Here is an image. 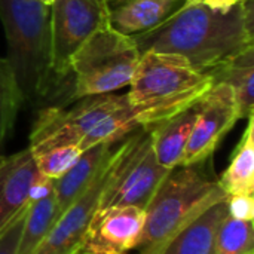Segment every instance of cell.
Instances as JSON below:
<instances>
[{"label":"cell","mask_w":254,"mask_h":254,"mask_svg":"<svg viewBox=\"0 0 254 254\" xmlns=\"http://www.w3.org/2000/svg\"><path fill=\"white\" fill-rule=\"evenodd\" d=\"M131 37L140 54H177L196 70L210 74L254 48V0L229 9H213L201 0H188L161 25Z\"/></svg>","instance_id":"6da1fadb"},{"label":"cell","mask_w":254,"mask_h":254,"mask_svg":"<svg viewBox=\"0 0 254 254\" xmlns=\"http://www.w3.org/2000/svg\"><path fill=\"white\" fill-rule=\"evenodd\" d=\"M226 199L213 168V156L174 167L144 208L137 254H159L167 243L211 205Z\"/></svg>","instance_id":"7a4b0ae2"},{"label":"cell","mask_w":254,"mask_h":254,"mask_svg":"<svg viewBox=\"0 0 254 254\" xmlns=\"http://www.w3.org/2000/svg\"><path fill=\"white\" fill-rule=\"evenodd\" d=\"M213 85L210 74L182 55L146 51L128 85V115L137 128L158 124L196 103Z\"/></svg>","instance_id":"3957f363"},{"label":"cell","mask_w":254,"mask_h":254,"mask_svg":"<svg viewBox=\"0 0 254 254\" xmlns=\"http://www.w3.org/2000/svg\"><path fill=\"white\" fill-rule=\"evenodd\" d=\"M7 63L22 100L40 104L60 86L51 68V10L40 0H0Z\"/></svg>","instance_id":"277c9868"},{"label":"cell","mask_w":254,"mask_h":254,"mask_svg":"<svg viewBox=\"0 0 254 254\" xmlns=\"http://www.w3.org/2000/svg\"><path fill=\"white\" fill-rule=\"evenodd\" d=\"M140 55L131 36H125L110 25L97 30L71 58V97L112 94L128 86Z\"/></svg>","instance_id":"5b68a950"},{"label":"cell","mask_w":254,"mask_h":254,"mask_svg":"<svg viewBox=\"0 0 254 254\" xmlns=\"http://www.w3.org/2000/svg\"><path fill=\"white\" fill-rule=\"evenodd\" d=\"M171 170L155 158L150 125L138 127L115 146L98 208L129 205L144 210Z\"/></svg>","instance_id":"8992f818"},{"label":"cell","mask_w":254,"mask_h":254,"mask_svg":"<svg viewBox=\"0 0 254 254\" xmlns=\"http://www.w3.org/2000/svg\"><path fill=\"white\" fill-rule=\"evenodd\" d=\"M127 95L103 94L83 97L71 109L58 106L39 112L30 134L33 155L65 144H80L82 140L112 112L127 103Z\"/></svg>","instance_id":"52a82bcc"},{"label":"cell","mask_w":254,"mask_h":254,"mask_svg":"<svg viewBox=\"0 0 254 254\" xmlns=\"http://www.w3.org/2000/svg\"><path fill=\"white\" fill-rule=\"evenodd\" d=\"M51 10V68L57 82L71 76L70 63L82 45L110 25L107 0H54Z\"/></svg>","instance_id":"ba28073f"},{"label":"cell","mask_w":254,"mask_h":254,"mask_svg":"<svg viewBox=\"0 0 254 254\" xmlns=\"http://www.w3.org/2000/svg\"><path fill=\"white\" fill-rule=\"evenodd\" d=\"M198 116L192 128L182 165H190L211 158L223 137L241 119L232 88L214 83L198 101Z\"/></svg>","instance_id":"9c48e42d"},{"label":"cell","mask_w":254,"mask_h":254,"mask_svg":"<svg viewBox=\"0 0 254 254\" xmlns=\"http://www.w3.org/2000/svg\"><path fill=\"white\" fill-rule=\"evenodd\" d=\"M144 210L129 205L98 208L79 246L77 254H129L141 240Z\"/></svg>","instance_id":"30bf717a"},{"label":"cell","mask_w":254,"mask_h":254,"mask_svg":"<svg viewBox=\"0 0 254 254\" xmlns=\"http://www.w3.org/2000/svg\"><path fill=\"white\" fill-rule=\"evenodd\" d=\"M113 150L91 185L61 213L48 237L33 254H77L82 237L94 213L98 210L100 198L109 177Z\"/></svg>","instance_id":"8fae6325"},{"label":"cell","mask_w":254,"mask_h":254,"mask_svg":"<svg viewBox=\"0 0 254 254\" xmlns=\"http://www.w3.org/2000/svg\"><path fill=\"white\" fill-rule=\"evenodd\" d=\"M42 177L30 147L0 153V234L30 205V193Z\"/></svg>","instance_id":"7c38bea8"},{"label":"cell","mask_w":254,"mask_h":254,"mask_svg":"<svg viewBox=\"0 0 254 254\" xmlns=\"http://www.w3.org/2000/svg\"><path fill=\"white\" fill-rule=\"evenodd\" d=\"M188 0H109L110 27L125 36L149 31L173 16Z\"/></svg>","instance_id":"4fadbf2b"},{"label":"cell","mask_w":254,"mask_h":254,"mask_svg":"<svg viewBox=\"0 0 254 254\" xmlns=\"http://www.w3.org/2000/svg\"><path fill=\"white\" fill-rule=\"evenodd\" d=\"M198 101L177 115L150 125L152 149L161 167L171 170L182 165L183 155L198 116Z\"/></svg>","instance_id":"5bb4252c"},{"label":"cell","mask_w":254,"mask_h":254,"mask_svg":"<svg viewBox=\"0 0 254 254\" xmlns=\"http://www.w3.org/2000/svg\"><path fill=\"white\" fill-rule=\"evenodd\" d=\"M226 216V199H223L174 235L159 254H214L216 234Z\"/></svg>","instance_id":"9a60e30c"},{"label":"cell","mask_w":254,"mask_h":254,"mask_svg":"<svg viewBox=\"0 0 254 254\" xmlns=\"http://www.w3.org/2000/svg\"><path fill=\"white\" fill-rule=\"evenodd\" d=\"M116 143H100L83 150L76 164L55 180V199L60 216L91 185Z\"/></svg>","instance_id":"2e32d148"},{"label":"cell","mask_w":254,"mask_h":254,"mask_svg":"<svg viewBox=\"0 0 254 254\" xmlns=\"http://www.w3.org/2000/svg\"><path fill=\"white\" fill-rule=\"evenodd\" d=\"M219 185L231 195H254V115L247 116V127L237 144Z\"/></svg>","instance_id":"e0dca14e"},{"label":"cell","mask_w":254,"mask_h":254,"mask_svg":"<svg viewBox=\"0 0 254 254\" xmlns=\"http://www.w3.org/2000/svg\"><path fill=\"white\" fill-rule=\"evenodd\" d=\"M210 76L213 79V83H226L232 88L241 119L253 113L254 48L214 68Z\"/></svg>","instance_id":"ac0fdd59"},{"label":"cell","mask_w":254,"mask_h":254,"mask_svg":"<svg viewBox=\"0 0 254 254\" xmlns=\"http://www.w3.org/2000/svg\"><path fill=\"white\" fill-rule=\"evenodd\" d=\"M60 217L55 190L48 196L33 201L25 213L16 254H33L43 243Z\"/></svg>","instance_id":"d6986e66"},{"label":"cell","mask_w":254,"mask_h":254,"mask_svg":"<svg viewBox=\"0 0 254 254\" xmlns=\"http://www.w3.org/2000/svg\"><path fill=\"white\" fill-rule=\"evenodd\" d=\"M24 103L13 71L6 58H0V150L12 132L18 110Z\"/></svg>","instance_id":"ffe728a7"},{"label":"cell","mask_w":254,"mask_h":254,"mask_svg":"<svg viewBox=\"0 0 254 254\" xmlns=\"http://www.w3.org/2000/svg\"><path fill=\"white\" fill-rule=\"evenodd\" d=\"M214 254H254L253 222L226 216L216 234Z\"/></svg>","instance_id":"44dd1931"},{"label":"cell","mask_w":254,"mask_h":254,"mask_svg":"<svg viewBox=\"0 0 254 254\" xmlns=\"http://www.w3.org/2000/svg\"><path fill=\"white\" fill-rule=\"evenodd\" d=\"M80 155L82 150L77 144H65L48 149L33 156L39 173L48 179L57 180L76 164Z\"/></svg>","instance_id":"7402d4cb"},{"label":"cell","mask_w":254,"mask_h":254,"mask_svg":"<svg viewBox=\"0 0 254 254\" xmlns=\"http://www.w3.org/2000/svg\"><path fill=\"white\" fill-rule=\"evenodd\" d=\"M228 216L237 220H254V196L253 195H231L226 196Z\"/></svg>","instance_id":"603a6c76"},{"label":"cell","mask_w":254,"mask_h":254,"mask_svg":"<svg viewBox=\"0 0 254 254\" xmlns=\"http://www.w3.org/2000/svg\"><path fill=\"white\" fill-rule=\"evenodd\" d=\"M28 208V207H27ZM27 208L0 234V254H16Z\"/></svg>","instance_id":"cb8c5ba5"},{"label":"cell","mask_w":254,"mask_h":254,"mask_svg":"<svg viewBox=\"0 0 254 254\" xmlns=\"http://www.w3.org/2000/svg\"><path fill=\"white\" fill-rule=\"evenodd\" d=\"M204 4L213 7V9H229L235 4H240L246 0H201Z\"/></svg>","instance_id":"d4e9b609"},{"label":"cell","mask_w":254,"mask_h":254,"mask_svg":"<svg viewBox=\"0 0 254 254\" xmlns=\"http://www.w3.org/2000/svg\"><path fill=\"white\" fill-rule=\"evenodd\" d=\"M40 1H43V3H46V4H51L54 0H40Z\"/></svg>","instance_id":"484cf974"},{"label":"cell","mask_w":254,"mask_h":254,"mask_svg":"<svg viewBox=\"0 0 254 254\" xmlns=\"http://www.w3.org/2000/svg\"><path fill=\"white\" fill-rule=\"evenodd\" d=\"M107 1H109V0H107Z\"/></svg>","instance_id":"4316f807"}]
</instances>
